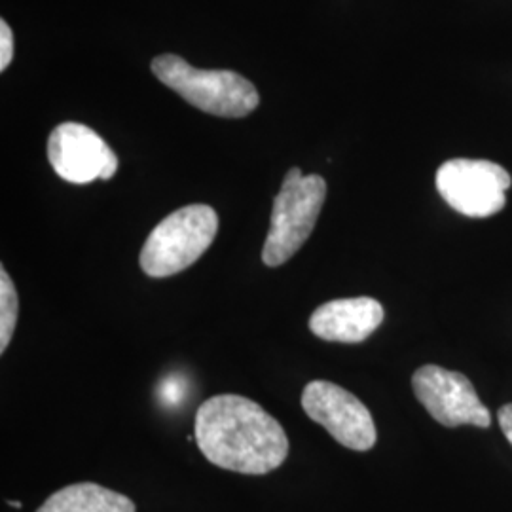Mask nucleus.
I'll list each match as a JSON object with an SVG mask.
<instances>
[{
	"instance_id": "nucleus-1",
	"label": "nucleus",
	"mask_w": 512,
	"mask_h": 512,
	"mask_svg": "<svg viewBox=\"0 0 512 512\" xmlns=\"http://www.w3.org/2000/svg\"><path fill=\"white\" fill-rule=\"evenodd\" d=\"M194 437L203 456L239 475H268L289 456L283 425L241 395H215L198 408Z\"/></svg>"
},
{
	"instance_id": "nucleus-2",
	"label": "nucleus",
	"mask_w": 512,
	"mask_h": 512,
	"mask_svg": "<svg viewBox=\"0 0 512 512\" xmlns=\"http://www.w3.org/2000/svg\"><path fill=\"white\" fill-rule=\"evenodd\" d=\"M219 232L213 207L194 203L167 215L148 236L139 264L154 279L181 274L211 247Z\"/></svg>"
},
{
	"instance_id": "nucleus-3",
	"label": "nucleus",
	"mask_w": 512,
	"mask_h": 512,
	"mask_svg": "<svg viewBox=\"0 0 512 512\" xmlns=\"http://www.w3.org/2000/svg\"><path fill=\"white\" fill-rule=\"evenodd\" d=\"M152 73L190 105L215 116L243 118L258 107L255 86L232 71H203L179 55L165 54L152 61Z\"/></svg>"
},
{
	"instance_id": "nucleus-4",
	"label": "nucleus",
	"mask_w": 512,
	"mask_h": 512,
	"mask_svg": "<svg viewBox=\"0 0 512 512\" xmlns=\"http://www.w3.org/2000/svg\"><path fill=\"white\" fill-rule=\"evenodd\" d=\"M327 198V183L321 175L304 177L298 167L289 169L275 196L270 232L262 249V262L277 268L289 262L310 239Z\"/></svg>"
},
{
	"instance_id": "nucleus-5",
	"label": "nucleus",
	"mask_w": 512,
	"mask_h": 512,
	"mask_svg": "<svg viewBox=\"0 0 512 512\" xmlns=\"http://www.w3.org/2000/svg\"><path fill=\"white\" fill-rule=\"evenodd\" d=\"M511 184V175L488 160L458 158L440 165L437 171V190L442 200L471 219H486L499 213L507 203Z\"/></svg>"
},
{
	"instance_id": "nucleus-6",
	"label": "nucleus",
	"mask_w": 512,
	"mask_h": 512,
	"mask_svg": "<svg viewBox=\"0 0 512 512\" xmlns=\"http://www.w3.org/2000/svg\"><path fill=\"white\" fill-rule=\"evenodd\" d=\"M302 408L349 450L366 452L376 444V425L365 404L340 385L315 380L302 391Z\"/></svg>"
},
{
	"instance_id": "nucleus-7",
	"label": "nucleus",
	"mask_w": 512,
	"mask_h": 512,
	"mask_svg": "<svg viewBox=\"0 0 512 512\" xmlns=\"http://www.w3.org/2000/svg\"><path fill=\"white\" fill-rule=\"evenodd\" d=\"M412 387L433 420L444 427H490V410L482 404L467 376L442 366L425 365L414 372Z\"/></svg>"
},
{
	"instance_id": "nucleus-8",
	"label": "nucleus",
	"mask_w": 512,
	"mask_h": 512,
	"mask_svg": "<svg viewBox=\"0 0 512 512\" xmlns=\"http://www.w3.org/2000/svg\"><path fill=\"white\" fill-rule=\"evenodd\" d=\"M48 160L63 181L73 184L109 181L118 171L114 150L92 128L76 122L61 124L52 131Z\"/></svg>"
},
{
	"instance_id": "nucleus-9",
	"label": "nucleus",
	"mask_w": 512,
	"mask_h": 512,
	"mask_svg": "<svg viewBox=\"0 0 512 512\" xmlns=\"http://www.w3.org/2000/svg\"><path fill=\"white\" fill-rule=\"evenodd\" d=\"M384 315L382 304L374 298H340L311 313L310 330L327 342L359 344L382 325Z\"/></svg>"
},
{
	"instance_id": "nucleus-10",
	"label": "nucleus",
	"mask_w": 512,
	"mask_h": 512,
	"mask_svg": "<svg viewBox=\"0 0 512 512\" xmlns=\"http://www.w3.org/2000/svg\"><path fill=\"white\" fill-rule=\"evenodd\" d=\"M37 512H135V503L105 486L80 482L50 495Z\"/></svg>"
},
{
	"instance_id": "nucleus-11",
	"label": "nucleus",
	"mask_w": 512,
	"mask_h": 512,
	"mask_svg": "<svg viewBox=\"0 0 512 512\" xmlns=\"http://www.w3.org/2000/svg\"><path fill=\"white\" fill-rule=\"evenodd\" d=\"M19 298L12 277L0 268V353L8 349L18 325Z\"/></svg>"
},
{
	"instance_id": "nucleus-12",
	"label": "nucleus",
	"mask_w": 512,
	"mask_h": 512,
	"mask_svg": "<svg viewBox=\"0 0 512 512\" xmlns=\"http://www.w3.org/2000/svg\"><path fill=\"white\" fill-rule=\"evenodd\" d=\"M14 57V35L8 23L0 21V71H6Z\"/></svg>"
},
{
	"instance_id": "nucleus-13",
	"label": "nucleus",
	"mask_w": 512,
	"mask_h": 512,
	"mask_svg": "<svg viewBox=\"0 0 512 512\" xmlns=\"http://www.w3.org/2000/svg\"><path fill=\"white\" fill-rule=\"evenodd\" d=\"M497 420H499V427H501L503 435L512 444V404H505V406L499 408Z\"/></svg>"
},
{
	"instance_id": "nucleus-14",
	"label": "nucleus",
	"mask_w": 512,
	"mask_h": 512,
	"mask_svg": "<svg viewBox=\"0 0 512 512\" xmlns=\"http://www.w3.org/2000/svg\"><path fill=\"white\" fill-rule=\"evenodd\" d=\"M8 505L14 507V509H21V503H19V501H8Z\"/></svg>"
}]
</instances>
